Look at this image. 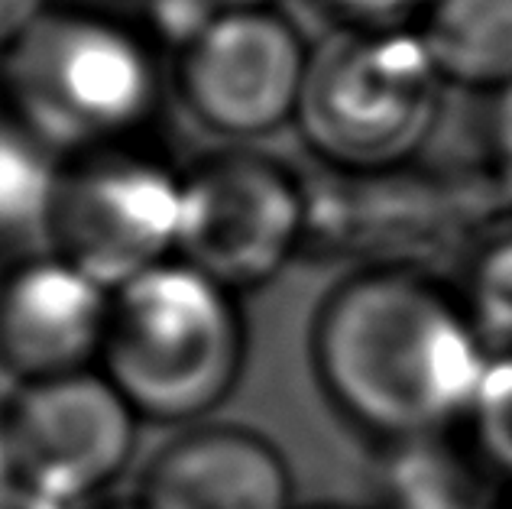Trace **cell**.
<instances>
[{
    "label": "cell",
    "mask_w": 512,
    "mask_h": 509,
    "mask_svg": "<svg viewBox=\"0 0 512 509\" xmlns=\"http://www.w3.org/2000/svg\"><path fill=\"white\" fill-rule=\"evenodd\" d=\"M344 23L383 26V23H415L431 0H321Z\"/></svg>",
    "instance_id": "obj_16"
},
{
    "label": "cell",
    "mask_w": 512,
    "mask_h": 509,
    "mask_svg": "<svg viewBox=\"0 0 512 509\" xmlns=\"http://www.w3.org/2000/svg\"><path fill=\"white\" fill-rule=\"evenodd\" d=\"M496 146H500V156L512 166V88L503 91V95H496Z\"/></svg>",
    "instance_id": "obj_19"
},
{
    "label": "cell",
    "mask_w": 512,
    "mask_h": 509,
    "mask_svg": "<svg viewBox=\"0 0 512 509\" xmlns=\"http://www.w3.org/2000/svg\"><path fill=\"white\" fill-rule=\"evenodd\" d=\"M0 509H69V506L49 500L43 493H36L23 484H13L10 490L0 493Z\"/></svg>",
    "instance_id": "obj_18"
},
{
    "label": "cell",
    "mask_w": 512,
    "mask_h": 509,
    "mask_svg": "<svg viewBox=\"0 0 512 509\" xmlns=\"http://www.w3.org/2000/svg\"><path fill=\"white\" fill-rule=\"evenodd\" d=\"M17 484V471H13V454H10V438H7V422H4V406H0V493Z\"/></svg>",
    "instance_id": "obj_20"
},
{
    "label": "cell",
    "mask_w": 512,
    "mask_h": 509,
    "mask_svg": "<svg viewBox=\"0 0 512 509\" xmlns=\"http://www.w3.org/2000/svg\"><path fill=\"white\" fill-rule=\"evenodd\" d=\"M107 509H146L140 500H130V503H117V506H107Z\"/></svg>",
    "instance_id": "obj_22"
},
{
    "label": "cell",
    "mask_w": 512,
    "mask_h": 509,
    "mask_svg": "<svg viewBox=\"0 0 512 509\" xmlns=\"http://www.w3.org/2000/svg\"><path fill=\"white\" fill-rule=\"evenodd\" d=\"M159 95L156 39L104 10L49 4L0 52V107L62 159L137 140Z\"/></svg>",
    "instance_id": "obj_2"
},
{
    "label": "cell",
    "mask_w": 512,
    "mask_h": 509,
    "mask_svg": "<svg viewBox=\"0 0 512 509\" xmlns=\"http://www.w3.org/2000/svg\"><path fill=\"white\" fill-rule=\"evenodd\" d=\"M65 159L0 107V247L46 237Z\"/></svg>",
    "instance_id": "obj_12"
},
{
    "label": "cell",
    "mask_w": 512,
    "mask_h": 509,
    "mask_svg": "<svg viewBox=\"0 0 512 509\" xmlns=\"http://www.w3.org/2000/svg\"><path fill=\"white\" fill-rule=\"evenodd\" d=\"M483 471L493 474L487 464L464 467L444 438L389 448L380 509H500L503 497H490Z\"/></svg>",
    "instance_id": "obj_13"
},
{
    "label": "cell",
    "mask_w": 512,
    "mask_h": 509,
    "mask_svg": "<svg viewBox=\"0 0 512 509\" xmlns=\"http://www.w3.org/2000/svg\"><path fill=\"white\" fill-rule=\"evenodd\" d=\"M454 289L490 351H512V224L470 250Z\"/></svg>",
    "instance_id": "obj_14"
},
{
    "label": "cell",
    "mask_w": 512,
    "mask_h": 509,
    "mask_svg": "<svg viewBox=\"0 0 512 509\" xmlns=\"http://www.w3.org/2000/svg\"><path fill=\"white\" fill-rule=\"evenodd\" d=\"M500 509H512V493H509V497H503V500H500Z\"/></svg>",
    "instance_id": "obj_23"
},
{
    "label": "cell",
    "mask_w": 512,
    "mask_h": 509,
    "mask_svg": "<svg viewBox=\"0 0 512 509\" xmlns=\"http://www.w3.org/2000/svg\"><path fill=\"white\" fill-rule=\"evenodd\" d=\"M244 360L237 292L182 257L114 292L98 364L140 419L198 425L234 393Z\"/></svg>",
    "instance_id": "obj_3"
},
{
    "label": "cell",
    "mask_w": 512,
    "mask_h": 509,
    "mask_svg": "<svg viewBox=\"0 0 512 509\" xmlns=\"http://www.w3.org/2000/svg\"><path fill=\"white\" fill-rule=\"evenodd\" d=\"M137 500L146 509H292V471L266 435L208 422L153 454Z\"/></svg>",
    "instance_id": "obj_10"
},
{
    "label": "cell",
    "mask_w": 512,
    "mask_h": 509,
    "mask_svg": "<svg viewBox=\"0 0 512 509\" xmlns=\"http://www.w3.org/2000/svg\"><path fill=\"white\" fill-rule=\"evenodd\" d=\"M470 451L512 484V351H496L464 425Z\"/></svg>",
    "instance_id": "obj_15"
},
{
    "label": "cell",
    "mask_w": 512,
    "mask_h": 509,
    "mask_svg": "<svg viewBox=\"0 0 512 509\" xmlns=\"http://www.w3.org/2000/svg\"><path fill=\"white\" fill-rule=\"evenodd\" d=\"M444 91L415 23H344L312 46L295 124L325 169L399 172L435 137Z\"/></svg>",
    "instance_id": "obj_4"
},
{
    "label": "cell",
    "mask_w": 512,
    "mask_h": 509,
    "mask_svg": "<svg viewBox=\"0 0 512 509\" xmlns=\"http://www.w3.org/2000/svg\"><path fill=\"white\" fill-rule=\"evenodd\" d=\"M490 357L461 292L419 263L357 266L312 321L321 390L389 448L464 428Z\"/></svg>",
    "instance_id": "obj_1"
},
{
    "label": "cell",
    "mask_w": 512,
    "mask_h": 509,
    "mask_svg": "<svg viewBox=\"0 0 512 509\" xmlns=\"http://www.w3.org/2000/svg\"><path fill=\"white\" fill-rule=\"evenodd\" d=\"M49 10V0H0V52L13 46Z\"/></svg>",
    "instance_id": "obj_17"
},
{
    "label": "cell",
    "mask_w": 512,
    "mask_h": 509,
    "mask_svg": "<svg viewBox=\"0 0 512 509\" xmlns=\"http://www.w3.org/2000/svg\"><path fill=\"white\" fill-rule=\"evenodd\" d=\"M415 30L448 88H512V0H431Z\"/></svg>",
    "instance_id": "obj_11"
},
{
    "label": "cell",
    "mask_w": 512,
    "mask_h": 509,
    "mask_svg": "<svg viewBox=\"0 0 512 509\" xmlns=\"http://www.w3.org/2000/svg\"><path fill=\"white\" fill-rule=\"evenodd\" d=\"M114 292L62 253H30L0 270V370L20 383L91 370L101 360Z\"/></svg>",
    "instance_id": "obj_9"
},
{
    "label": "cell",
    "mask_w": 512,
    "mask_h": 509,
    "mask_svg": "<svg viewBox=\"0 0 512 509\" xmlns=\"http://www.w3.org/2000/svg\"><path fill=\"white\" fill-rule=\"evenodd\" d=\"M308 185L279 159L221 150L185 169L179 257L231 292L260 289L305 253Z\"/></svg>",
    "instance_id": "obj_6"
},
{
    "label": "cell",
    "mask_w": 512,
    "mask_h": 509,
    "mask_svg": "<svg viewBox=\"0 0 512 509\" xmlns=\"http://www.w3.org/2000/svg\"><path fill=\"white\" fill-rule=\"evenodd\" d=\"M182 224L185 169L127 140L65 159L46 240L117 292L179 257Z\"/></svg>",
    "instance_id": "obj_5"
},
{
    "label": "cell",
    "mask_w": 512,
    "mask_h": 509,
    "mask_svg": "<svg viewBox=\"0 0 512 509\" xmlns=\"http://www.w3.org/2000/svg\"><path fill=\"white\" fill-rule=\"evenodd\" d=\"M218 10H253V7H273V0H208Z\"/></svg>",
    "instance_id": "obj_21"
},
{
    "label": "cell",
    "mask_w": 512,
    "mask_h": 509,
    "mask_svg": "<svg viewBox=\"0 0 512 509\" xmlns=\"http://www.w3.org/2000/svg\"><path fill=\"white\" fill-rule=\"evenodd\" d=\"M4 422L17 484L72 509L127 471L140 415L101 370H78L20 383Z\"/></svg>",
    "instance_id": "obj_7"
},
{
    "label": "cell",
    "mask_w": 512,
    "mask_h": 509,
    "mask_svg": "<svg viewBox=\"0 0 512 509\" xmlns=\"http://www.w3.org/2000/svg\"><path fill=\"white\" fill-rule=\"evenodd\" d=\"M312 46L273 7L218 10L179 52V91L208 130L250 140L299 114Z\"/></svg>",
    "instance_id": "obj_8"
}]
</instances>
